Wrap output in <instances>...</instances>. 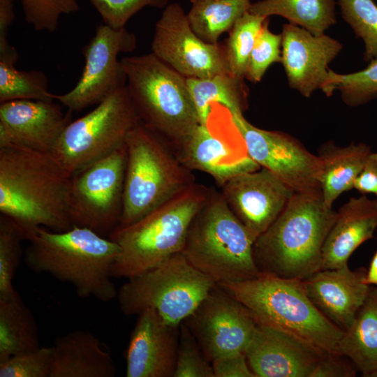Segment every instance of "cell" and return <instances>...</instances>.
Wrapping results in <instances>:
<instances>
[{"mask_svg":"<svg viewBox=\"0 0 377 377\" xmlns=\"http://www.w3.org/2000/svg\"><path fill=\"white\" fill-rule=\"evenodd\" d=\"M71 175L50 151L0 148V212L29 241L43 227L62 232L73 226L68 198Z\"/></svg>","mask_w":377,"mask_h":377,"instance_id":"obj_1","label":"cell"},{"mask_svg":"<svg viewBox=\"0 0 377 377\" xmlns=\"http://www.w3.org/2000/svg\"><path fill=\"white\" fill-rule=\"evenodd\" d=\"M23 253L27 267L71 283L78 297L108 302L117 297L111 274L118 244L94 231L73 226L56 232L40 227Z\"/></svg>","mask_w":377,"mask_h":377,"instance_id":"obj_2","label":"cell"},{"mask_svg":"<svg viewBox=\"0 0 377 377\" xmlns=\"http://www.w3.org/2000/svg\"><path fill=\"white\" fill-rule=\"evenodd\" d=\"M336 214L322 193H295L254 242V260L260 272L304 280L320 270L323 247Z\"/></svg>","mask_w":377,"mask_h":377,"instance_id":"obj_3","label":"cell"},{"mask_svg":"<svg viewBox=\"0 0 377 377\" xmlns=\"http://www.w3.org/2000/svg\"><path fill=\"white\" fill-rule=\"evenodd\" d=\"M211 190L195 184L136 222L116 228L108 236L119 247L112 276L131 278L181 252L190 225Z\"/></svg>","mask_w":377,"mask_h":377,"instance_id":"obj_4","label":"cell"},{"mask_svg":"<svg viewBox=\"0 0 377 377\" xmlns=\"http://www.w3.org/2000/svg\"><path fill=\"white\" fill-rule=\"evenodd\" d=\"M125 145L123 211L117 228L136 222L195 184L170 143L140 121Z\"/></svg>","mask_w":377,"mask_h":377,"instance_id":"obj_5","label":"cell"},{"mask_svg":"<svg viewBox=\"0 0 377 377\" xmlns=\"http://www.w3.org/2000/svg\"><path fill=\"white\" fill-rule=\"evenodd\" d=\"M258 323L288 332L325 351H337L343 331L312 303L302 280L260 272L253 279L219 283Z\"/></svg>","mask_w":377,"mask_h":377,"instance_id":"obj_6","label":"cell"},{"mask_svg":"<svg viewBox=\"0 0 377 377\" xmlns=\"http://www.w3.org/2000/svg\"><path fill=\"white\" fill-rule=\"evenodd\" d=\"M120 61L140 121L175 147L200 124L186 77L152 52Z\"/></svg>","mask_w":377,"mask_h":377,"instance_id":"obj_7","label":"cell"},{"mask_svg":"<svg viewBox=\"0 0 377 377\" xmlns=\"http://www.w3.org/2000/svg\"><path fill=\"white\" fill-rule=\"evenodd\" d=\"M253 239L213 189L188 228L181 251L198 270L216 283L239 282L260 274Z\"/></svg>","mask_w":377,"mask_h":377,"instance_id":"obj_8","label":"cell"},{"mask_svg":"<svg viewBox=\"0 0 377 377\" xmlns=\"http://www.w3.org/2000/svg\"><path fill=\"white\" fill-rule=\"evenodd\" d=\"M216 283L195 268L182 252L128 279L118 290L126 316L152 308L168 323L179 326L191 316Z\"/></svg>","mask_w":377,"mask_h":377,"instance_id":"obj_9","label":"cell"},{"mask_svg":"<svg viewBox=\"0 0 377 377\" xmlns=\"http://www.w3.org/2000/svg\"><path fill=\"white\" fill-rule=\"evenodd\" d=\"M140 121L123 86L64 128L51 153L71 175L125 144Z\"/></svg>","mask_w":377,"mask_h":377,"instance_id":"obj_10","label":"cell"},{"mask_svg":"<svg viewBox=\"0 0 377 377\" xmlns=\"http://www.w3.org/2000/svg\"><path fill=\"white\" fill-rule=\"evenodd\" d=\"M126 145L71 175L68 207L73 226L108 237L123 211Z\"/></svg>","mask_w":377,"mask_h":377,"instance_id":"obj_11","label":"cell"},{"mask_svg":"<svg viewBox=\"0 0 377 377\" xmlns=\"http://www.w3.org/2000/svg\"><path fill=\"white\" fill-rule=\"evenodd\" d=\"M189 170L210 175L219 186L237 175L260 167L249 156L244 141L226 108L214 105L205 125L173 147Z\"/></svg>","mask_w":377,"mask_h":377,"instance_id":"obj_12","label":"cell"},{"mask_svg":"<svg viewBox=\"0 0 377 377\" xmlns=\"http://www.w3.org/2000/svg\"><path fill=\"white\" fill-rule=\"evenodd\" d=\"M135 46V36L125 27L115 29L105 24L98 25L83 49L84 66L78 82L71 91L54 94V99L72 112L98 105L126 85V75L117 57Z\"/></svg>","mask_w":377,"mask_h":377,"instance_id":"obj_13","label":"cell"},{"mask_svg":"<svg viewBox=\"0 0 377 377\" xmlns=\"http://www.w3.org/2000/svg\"><path fill=\"white\" fill-rule=\"evenodd\" d=\"M232 118L249 156L260 168L272 172L295 193H322V169L318 155L286 133L253 126L243 114H232Z\"/></svg>","mask_w":377,"mask_h":377,"instance_id":"obj_14","label":"cell"},{"mask_svg":"<svg viewBox=\"0 0 377 377\" xmlns=\"http://www.w3.org/2000/svg\"><path fill=\"white\" fill-rule=\"evenodd\" d=\"M151 51L186 77L230 73L224 45L202 40L178 3L168 4L156 23Z\"/></svg>","mask_w":377,"mask_h":377,"instance_id":"obj_15","label":"cell"},{"mask_svg":"<svg viewBox=\"0 0 377 377\" xmlns=\"http://www.w3.org/2000/svg\"><path fill=\"white\" fill-rule=\"evenodd\" d=\"M184 323L206 357L245 352L258 323L251 311L218 283Z\"/></svg>","mask_w":377,"mask_h":377,"instance_id":"obj_16","label":"cell"},{"mask_svg":"<svg viewBox=\"0 0 377 377\" xmlns=\"http://www.w3.org/2000/svg\"><path fill=\"white\" fill-rule=\"evenodd\" d=\"M221 188L228 207L255 241L276 219L295 193L264 168L234 176Z\"/></svg>","mask_w":377,"mask_h":377,"instance_id":"obj_17","label":"cell"},{"mask_svg":"<svg viewBox=\"0 0 377 377\" xmlns=\"http://www.w3.org/2000/svg\"><path fill=\"white\" fill-rule=\"evenodd\" d=\"M72 112L53 101L14 100L0 103V148L20 147L51 152Z\"/></svg>","mask_w":377,"mask_h":377,"instance_id":"obj_18","label":"cell"},{"mask_svg":"<svg viewBox=\"0 0 377 377\" xmlns=\"http://www.w3.org/2000/svg\"><path fill=\"white\" fill-rule=\"evenodd\" d=\"M325 352L288 332L258 323L244 353L256 377H311Z\"/></svg>","mask_w":377,"mask_h":377,"instance_id":"obj_19","label":"cell"},{"mask_svg":"<svg viewBox=\"0 0 377 377\" xmlns=\"http://www.w3.org/2000/svg\"><path fill=\"white\" fill-rule=\"evenodd\" d=\"M281 36V63L290 87L306 98L315 90H322L328 77V65L341 52V43L290 22L283 26Z\"/></svg>","mask_w":377,"mask_h":377,"instance_id":"obj_20","label":"cell"},{"mask_svg":"<svg viewBox=\"0 0 377 377\" xmlns=\"http://www.w3.org/2000/svg\"><path fill=\"white\" fill-rule=\"evenodd\" d=\"M126 355V377H172L180 325L166 323L152 308L140 314Z\"/></svg>","mask_w":377,"mask_h":377,"instance_id":"obj_21","label":"cell"},{"mask_svg":"<svg viewBox=\"0 0 377 377\" xmlns=\"http://www.w3.org/2000/svg\"><path fill=\"white\" fill-rule=\"evenodd\" d=\"M364 269L351 270L348 265L320 269L302 281L315 306L343 331L352 324L364 303L370 286Z\"/></svg>","mask_w":377,"mask_h":377,"instance_id":"obj_22","label":"cell"},{"mask_svg":"<svg viewBox=\"0 0 377 377\" xmlns=\"http://www.w3.org/2000/svg\"><path fill=\"white\" fill-rule=\"evenodd\" d=\"M377 229V200L365 194L350 198L337 212L322 253V269L348 265L351 254L371 239Z\"/></svg>","mask_w":377,"mask_h":377,"instance_id":"obj_23","label":"cell"},{"mask_svg":"<svg viewBox=\"0 0 377 377\" xmlns=\"http://www.w3.org/2000/svg\"><path fill=\"white\" fill-rule=\"evenodd\" d=\"M50 377H114L116 365L109 348L93 333L75 330L52 346Z\"/></svg>","mask_w":377,"mask_h":377,"instance_id":"obj_24","label":"cell"},{"mask_svg":"<svg viewBox=\"0 0 377 377\" xmlns=\"http://www.w3.org/2000/svg\"><path fill=\"white\" fill-rule=\"evenodd\" d=\"M370 147L364 143H351L339 147L325 143L318 155L321 163L320 187L325 204L331 207L345 191L354 188L355 181L362 170Z\"/></svg>","mask_w":377,"mask_h":377,"instance_id":"obj_25","label":"cell"},{"mask_svg":"<svg viewBox=\"0 0 377 377\" xmlns=\"http://www.w3.org/2000/svg\"><path fill=\"white\" fill-rule=\"evenodd\" d=\"M337 351L348 357L363 376L377 371V286H371Z\"/></svg>","mask_w":377,"mask_h":377,"instance_id":"obj_26","label":"cell"},{"mask_svg":"<svg viewBox=\"0 0 377 377\" xmlns=\"http://www.w3.org/2000/svg\"><path fill=\"white\" fill-rule=\"evenodd\" d=\"M244 79L230 73L208 77H186L200 124L205 125L214 105L226 108L232 114L247 108L248 91Z\"/></svg>","mask_w":377,"mask_h":377,"instance_id":"obj_27","label":"cell"},{"mask_svg":"<svg viewBox=\"0 0 377 377\" xmlns=\"http://www.w3.org/2000/svg\"><path fill=\"white\" fill-rule=\"evenodd\" d=\"M39 347L36 319L19 293L0 300V362Z\"/></svg>","mask_w":377,"mask_h":377,"instance_id":"obj_28","label":"cell"},{"mask_svg":"<svg viewBox=\"0 0 377 377\" xmlns=\"http://www.w3.org/2000/svg\"><path fill=\"white\" fill-rule=\"evenodd\" d=\"M334 0H260L251 4V13L279 15L315 35L336 23Z\"/></svg>","mask_w":377,"mask_h":377,"instance_id":"obj_29","label":"cell"},{"mask_svg":"<svg viewBox=\"0 0 377 377\" xmlns=\"http://www.w3.org/2000/svg\"><path fill=\"white\" fill-rule=\"evenodd\" d=\"M186 14L193 31L204 41L216 44L249 11L250 0H190Z\"/></svg>","mask_w":377,"mask_h":377,"instance_id":"obj_30","label":"cell"},{"mask_svg":"<svg viewBox=\"0 0 377 377\" xmlns=\"http://www.w3.org/2000/svg\"><path fill=\"white\" fill-rule=\"evenodd\" d=\"M15 48L0 53V103L14 100L53 101L45 74L37 70L20 71L15 68Z\"/></svg>","mask_w":377,"mask_h":377,"instance_id":"obj_31","label":"cell"},{"mask_svg":"<svg viewBox=\"0 0 377 377\" xmlns=\"http://www.w3.org/2000/svg\"><path fill=\"white\" fill-rule=\"evenodd\" d=\"M269 17L244 13L230 30L224 45L228 70L234 76L246 77L249 57L256 40Z\"/></svg>","mask_w":377,"mask_h":377,"instance_id":"obj_32","label":"cell"},{"mask_svg":"<svg viewBox=\"0 0 377 377\" xmlns=\"http://www.w3.org/2000/svg\"><path fill=\"white\" fill-rule=\"evenodd\" d=\"M340 91L343 102L349 106L365 104L377 97V57L364 69L347 74L330 69L323 92L330 96Z\"/></svg>","mask_w":377,"mask_h":377,"instance_id":"obj_33","label":"cell"},{"mask_svg":"<svg viewBox=\"0 0 377 377\" xmlns=\"http://www.w3.org/2000/svg\"><path fill=\"white\" fill-rule=\"evenodd\" d=\"M25 240L18 226L8 217L0 216V300H8L18 293L13 283L22 258Z\"/></svg>","mask_w":377,"mask_h":377,"instance_id":"obj_34","label":"cell"},{"mask_svg":"<svg viewBox=\"0 0 377 377\" xmlns=\"http://www.w3.org/2000/svg\"><path fill=\"white\" fill-rule=\"evenodd\" d=\"M343 20L364 43V59L377 57V5L373 0H338Z\"/></svg>","mask_w":377,"mask_h":377,"instance_id":"obj_35","label":"cell"},{"mask_svg":"<svg viewBox=\"0 0 377 377\" xmlns=\"http://www.w3.org/2000/svg\"><path fill=\"white\" fill-rule=\"evenodd\" d=\"M172 377H214L212 362L206 357L184 323L180 325L176 365Z\"/></svg>","mask_w":377,"mask_h":377,"instance_id":"obj_36","label":"cell"},{"mask_svg":"<svg viewBox=\"0 0 377 377\" xmlns=\"http://www.w3.org/2000/svg\"><path fill=\"white\" fill-rule=\"evenodd\" d=\"M25 21L36 31H54L63 15L79 10L78 0H21Z\"/></svg>","mask_w":377,"mask_h":377,"instance_id":"obj_37","label":"cell"},{"mask_svg":"<svg viewBox=\"0 0 377 377\" xmlns=\"http://www.w3.org/2000/svg\"><path fill=\"white\" fill-rule=\"evenodd\" d=\"M269 19L265 22L251 52L246 78L258 82L268 68L275 62H281V34L269 29Z\"/></svg>","mask_w":377,"mask_h":377,"instance_id":"obj_38","label":"cell"},{"mask_svg":"<svg viewBox=\"0 0 377 377\" xmlns=\"http://www.w3.org/2000/svg\"><path fill=\"white\" fill-rule=\"evenodd\" d=\"M52 346H40L0 362V377H50Z\"/></svg>","mask_w":377,"mask_h":377,"instance_id":"obj_39","label":"cell"},{"mask_svg":"<svg viewBox=\"0 0 377 377\" xmlns=\"http://www.w3.org/2000/svg\"><path fill=\"white\" fill-rule=\"evenodd\" d=\"M103 24L117 29L125 27L129 19L147 6L165 8L169 0H89Z\"/></svg>","mask_w":377,"mask_h":377,"instance_id":"obj_40","label":"cell"},{"mask_svg":"<svg viewBox=\"0 0 377 377\" xmlns=\"http://www.w3.org/2000/svg\"><path fill=\"white\" fill-rule=\"evenodd\" d=\"M356 369L352 361L338 351H325L311 377H354Z\"/></svg>","mask_w":377,"mask_h":377,"instance_id":"obj_41","label":"cell"},{"mask_svg":"<svg viewBox=\"0 0 377 377\" xmlns=\"http://www.w3.org/2000/svg\"><path fill=\"white\" fill-rule=\"evenodd\" d=\"M214 377H256L244 352H234L212 361Z\"/></svg>","mask_w":377,"mask_h":377,"instance_id":"obj_42","label":"cell"},{"mask_svg":"<svg viewBox=\"0 0 377 377\" xmlns=\"http://www.w3.org/2000/svg\"><path fill=\"white\" fill-rule=\"evenodd\" d=\"M354 188L362 194L377 195V152H371L355 183Z\"/></svg>","mask_w":377,"mask_h":377,"instance_id":"obj_43","label":"cell"},{"mask_svg":"<svg viewBox=\"0 0 377 377\" xmlns=\"http://www.w3.org/2000/svg\"><path fill=\"white\" fill-rule=\"evenodd\" d=\"M365 282L369 286H377V251L374 255L369 269L366 273Z\"/></svg>","mask_w":377,"mask_h":377,"instance_id":"obj_44","label":"cell"},{"mask_svg":"<svg viewBox=\"0 0 377 377\" xmlns=\"http://www.w3.org/2000/svg\"><path fill=\"white\" fill-rule=\"evenodd\" d=\"M1 3H13V0H0Z\"/></svg>","mask_w":377,"mask_h":377,"instance_id":"obj_45","label":"cell"},{"mask_svg":"<svg viewBox=\"0 0 377 377\" xmlns=\"http://www.w3.org/2000/svg\"><path fill=\"white\" fill-rule=\"evenodd\" d=\"M369 377H377V371L371 374Z\"/></svg>","mask_w":377,"mask_h":377,"instance_id":"obj_46","label":"cell"}]
</instances>
